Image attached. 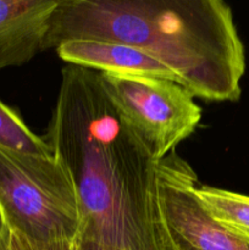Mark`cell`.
Masks as SVG:
<instances>
[{
	"label": "cell",
	"instance_id": "8992f818",
	"mask_svg": "<svg viewBox=\"0 0 249 250\" xmlns=\"http://www.w3.org/2000/svg\"><path fill=\"white\" fill-rule=\"evenodd\" d=\"M59 0H0V70L21 66L44 50Z\"/></svg>",
	"mask_w": 249,
	"mask_h": 250
},
{
	"label": "cell",
	"instance_id": "8fae6325",
	"mask_svg": "<svg viewBox=\"0 0 249 250\" xmlns=\"http://www.w3.org/2000/svg\"><path fill=\"white\" fill-rule=\"evenodd\" d=\"M78 250H124L117 247L110 246V244L102 243V242L94 241V239L83 238L80 237L78 238Z\"/></svg>",
	"mask_w": 249,
	"mask_h": 250
},
{
	"label": "cell",
	"instance_id": "277c9868",
	"mask_svg": "<svg viewBox=\"0 0 249 250\" xmlns=\"http://www.w3.org/2000/svg\"><path fill=\"white\" fill-rule=\"evenodd\" d=\"M103 88L160 161L195 132L202 109L186 88L173 81L99 72Z\"/></svg>",
	"mask_w": 249,
	"mask_h": 250
},
{
	"label": "cell",
	"instance_id": "7c38bea8",
	"mask_svg": "<svg viewBox=\"0 0 249 250\" xmlns=\"http://www.w3.org/2000/svg\"><path fill=\"white\" fill-rule=\"evenodd\" d=\"M0 250H10L9 229L6 227L0 231Z\"/></svg>",
	"mask_w": 249,
	"mask_h": 250
},
{
	"label": "cell",
	"instance_id": "6da1fadb",
	"mask_svg": "<svg viewBox=\"0 0 249 250\" xmlns=\"http://www.w3.org/2000/svg\"><path fill=\"white\" fill-rule=\"evenodd\" d=\"M45 137L75 183L80 237L124 250H171L158 160L110 100L98 71L62 68Z\"/></svg>",
	"mask_w": 249,
	"mask_h": 250
},
{
	"label": "cell",
	"instance_id": "3957f363",
	"mask_svg": "<svg viewBox=\"0 0 249 250\" xmlns=\"http://www.w3.org/2000/svg\"><path fill=\"white\" fill-rule=\"evenodd\" d=\"M0 214L9 231L33 241L80 238L77 190L54 154L17 153L0 146Z\"/></svg>",
	"mask_w": 249,
	"mask_h": 250
},
{
	"label": "cell",
	"instance_id": "52a82bcc",
	"mask_svg": "<svg viewBox=\"0 0 249 250\" xmlns=\"http://www.w3.org/2000/svg\"><path fill=\"white\" fill-rule=\"evenodd\" d=\"M59 58L73 66L98 72L163 78L181 84L178 76L148 51L117 42L75 39L55 49Z\"/></svg>",
	"mask_w": 249,
	"mask_h": 250
},
{
	"label": "cell",
	"instance_id": "5b68a950",
	"mask_svg": "<svg viewBox=\"0 0 249 250\" xmlns=\"http://www.w3.org/2000/svg\"><path fill=\"white\" fill-rule=\"evenodd\" d=\"M197 173L171 153L158 161V190L171 250H249V239L224 226L195 193Z\"/></svg>",
	"mask_w": 249,
	"mask_h": 250
},
{
	"label": "cell",
	"instance_id": "ba28073f",
	"mask_svg": "<svg viewBox=\"0 0 249 250\" xmlns=\"http://www.w3.org/2000/svg\"><path fill=\"white\" fill-rule=\"evenodd\" d=\"M195 193L216 221L249 239V195L200 183Z\"/></svg>",
	"mask_w": 249,
	"mask_h": 250
},
{
	"label": "cell",
	"instance_id": "4fadbf2b",
	"mask_svg": "<svg viewBox=\"0 0 249 250\" xmlns=\"http://www.w3.org/2000/svg\"><path fill=\"white\" fill-rule=\"evenodd\" d=\"M5 224H4V221H2V217H1V214H0V231H1L2 229H5Z\"/></svg>",
	"mask_w": 249,
	"mask_h": 250
},
{
	"label": "cell",
	"instance_id": "7a4b0ae2",
	"mask_svg": "<svg viewBox=\"0 0 249 250\" xmlns=\"http://www.w3.org/2000/svg\"><path fill=\"white\" fill-rule=\"evenodd\" d=\"M75 39L143 49L194 98L221 103L241 97L246 51L222 0H59L44 50Z\"/></svg>",
	"mask_w": 249,
	"mask_h": 250
},
{
	"label": "cell",
	"instance_id": "30bf717a",
	"mask_svg": "<svg viewBox=\"0 0 249 250\" xmlns=\"http://www.w3.org/2000/svg\"><path fill=\"white\" fill-rule=\"evenodd\" d=\"M10 250H78V241L38 242L9 231Z\"/></svg>",
	"mask_w": 249,
	"mask_h": 250
},
{
	"label": "cell",
	"instance_id": "9c48e42d",
	"mask_svg": "<svg viewBox=\"0 0 249 250\" xmlns=\"http://www.w3.org/2000/svg\"><path fill=\"white\" fill-rule=\"evenodd\" d=\"M0 146L17 153L50 155L53 154L45 138L28 128L16 111L0 100Z\"/></svg>",
	"mask_w": 249,
	"mask_h": 250
}]
</instances>
